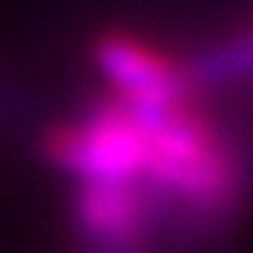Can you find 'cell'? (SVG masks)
<instances>
[{
	"mask_svg": "<svg viewBox=\"0 0 253 253\" xmlns=\"http://www.w3.org/2000/svg\"><path fill=\"white\" fill-rule=\"evenodd\" d=\"M41 153L79 182H142L149 138L123 101H101L75 123L45 130Z\"/></svg>",
	"mask_w": 253,
	"mask_h": 253,
	"instance_id": "obj_2",
	"label": "cell"
},
{
	"mask_svg": "<svg viewBox=\"0 0 253 253\" xmlns=\"http://www.w3.org/2000/svg\"><path fill=\"white\" fill-rule=\"evenodd\" d=\"M182 71H186L194 89H220L231 82L253 79V26L198 48L182 63Z\"/></svg>",
	"mask_w": 253,
	"mask_h": 253,
	"instance_id": "obj_5",
	"label": "cell"
},
{
	"mask_svg": "<svg viewBox=\"0 0 253 253\" xmlns=\"http://www.w3.org/2000/svg\"><path fill=\"white\" fill-rule=\"evenodd\" d=\"M130 112L149 138L142 182L164 201V209L179 205L182 216L201 231L238 216L250 194V168L194 104Z\"/></svg>",
	"mask_w": 253,
	"mask_h": 253,
	"instance_id": "obj_1",
	"label": "cell"
},
{
	"mask_svg": "<svg viewBox=\"0 0 253 253\" xmlns=\"http://www.w3.org/2000/svg\"><path fill=\"white\" fill-rule=\"evenodd\" d=\"M93 63L112 86V97L130 108H175L194 104L198 89L190 86L182 63L168 60L153 45L130 34H101L93 45Z\"/></svg>",
	"mask_w": 253,
	"mask_h": 253,
	"instance_id": "obj_4",
	"label": "cell"
},
{
	"mask_svg": "<svg viewBox=\"0 0 253 253\" xmlns=\"http://www.w3.org/2000/svg\"><path fill=\"white\" fill-rule=\"evenodd\" d=\"M164 212L145 182H79L71 201L75 227L97 253H142Z\"/></svg>",
	"mask_w": 253,
	"mask_h": 253,
	"instance_id": "obj_3",
	"label": "cell"
}]
</instances>
